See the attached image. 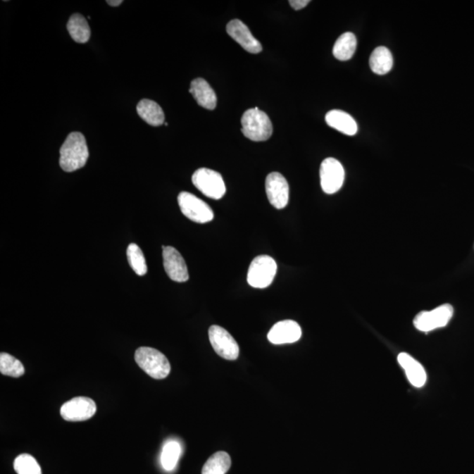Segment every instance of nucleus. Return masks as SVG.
<instances>
[{"instance_id":"nucleus-20","label":"nucleus","mask_w":474,"mask_h":474,"mask_svg":"<svg viewBox=\"0 0 474 474\" xmlns=\"http://www.w3.org/2000/svg\"><path fill=\"white\" fill-rule=\"evenodd\" d=\"M67 30L71 38L78 44H85L91 37V28L87 20L80 13L71 15L67 23Z\"/></svg>"},{"instance_id":"nucleus-15","label":"nucleus","mask_w":474,"mask_h":474,"mask_svg":"<svg viewBox=\"0 0 474 474\" xmlns=\"http://www.w3.org/2000/svg\"><path fill=\"white\" fill-rule=\"evenodd\" d=\"M397 359L412 386L423 387L427 381V373L422 363L406 352L399 354Z\"/></svg>"},{"instance_id":"nucleus-6","label":"nucleus","mask_w":474,"mask_h":474,"mask_svg":"<svg viewBox=\"0 0 474 474\" xmlns=\"http://www.w3.org/2000/svg\"><path fill=\"white\" fill-rule=\"evenodd\" d=\"M181 212L189 220L197 223H206L213 219V212L205 201L194 194L182 192L177 197Z\"/></svg>"},{"instance_id":"nucleus-7","label":"nucleus","mask_w":474,"mask_h":474,"mask_svg":"<svg viewBox=\"0 0 474 474\" xmlns=\"http://www.w3.org/2000/svg\"><path fill=\"white\" fill-rule=\"evenodd\" d=\"M454 313L451 305H441L431 311L420 312L414 319V325L416 330L422 332H430L447 326L454 316Z\"/></svg>"},{"instance_id":"nucleus-12","label":"nucleus","mask_w":474,"mask_h":474,"mask_svg":"<svg viewBox=\"0 0 474 474\" xmlns=\"http://www.w3.org/2000/svg\"><path fill=\"white\" fill-rule=\"evenodd\" d=\"M163 267L170 279L176 282H185L189 280L187 263L183 256L172 246H163Z\"/></svg>"},{"instance_id":"nucleus-21","label":"nucleus","mask_w":474,"mask_h":474,"mask_svg":"<svg viewBox=\"0 0 474 474\" xmlns=\"http://www.w3.org/2000/svg\"><path fill=\"white\" fill-rule=\"evenodd\" d=\"M356 49V38L354 34L347 32L337 39L333 48L335 58L340 61L350 60Z\"/></svg>"},{"instance_id":"nucleus-28","label":"nucleus","mask_w":474,"mask_h":474,"mask_svg":"<svg viewBox=\"0 0 474 474\" xmlns=\"http://www.w3.org/2000/svg\"><path fill=\"white\" fill-rule=\"evenodd\" d=\"M106 3L111 6H119L123 4V1H121V0H119V1H113V0H110V1H106Z\"/></svg>"},{"instance_id":"nucleus-1","label":"nucleus","mask_w":474,"mask_h":474,"mask_svg":"<svg viewBox=\"0 0 474 474\" xmlns=\"http://www.w3.org/2000/svg\"><path fill=\"white\" fill-rule=\"evenodd\" d=\"M89 158L87 141L83 134L73 132L60 149L59 163L64 172L73 173L83 168Z\"/></svg>"},{"instance_id":"nucleus-10","label":"nucleus","mask_w":474,"mask_h":474,"mask_svg":"<svg viewBox=\"0 0 474 474\" xmlns=\"http://www.w3.org/2000/svg\"><path fill=\"white\" fill-rule=\"evenodd\" d=\"M97 411L94 400L88 397L71 399L61 408V416L68 422H83L92 418Z\"/></svg>"},{"instance_id":"nucleus-17","label":"nucleus","mask_w":474,"mask_h":474,"mask_svg":"<svg viewBox=\"0 0 474 474\" xmlns=\"http://www.w3.org/2000/svg\"><path fill=\"white\" fill-rule=\"evenodd\" d=\"M325 120L330 127L347 135H355L358 124L352 116L341 110H332L327 113Z\"/></svg>"},{"instance_id":"nucleus-27","label":"nucleus","mask_w":474,"mask_h":474,"mask_svg":"<svg viewBox=\"0 0 474 474\" xmlns=\"http://www.w3.org/2000/svg\"><path fill=\"white\" fill-rule=\"evenodd\" d=\"M310 3L309 0H290L289 4L294 10L304 8Z\"/></svg>"},{"instance_id":"nucleus-18","label":"nucleus","mask_w":474,"mask_h":474,"mask_svg":"<svg viewBox=\"0 0 474 474\" xmlns=\"http://www.w3.org/2000/svg\"><path fill=\"white\" fill-rule=\"evenodd\" d=\"M137 111L139 116L151 126L158 127L165 123V113L161 106L151 99H142L138 103Z\"/></svg>"},{"instance_id":"nucleus-9","label":"nucleus","mask_w":474,"mask_h":474,"mask_svg":"<svg viewBox=\"0 0 474 474\" xmlns=\"http://www.w3.org/2000/svg\"><path fill=\"white\" fill-rule=\"evenodd\" d=\"M209 340L213 350L222 358L236 360L239 356V347L234 337L223 328L213 325L210 327Z\"/></svg>"},{"instance_id":"nucleus-26","label":"nucleus","mask_w":474,"mask_h":474,"mask_svg":"<svg viewBox=\"0 0 474 474\" xmlns=\"http://www.w3.org/2000/svg\"><path fill=\"white\" fill-rule=\"evenodd\" d=\"M13 468L18 474H42L40 465L37 459L30 454L18 456L14 461Z\"/></svg>"},{"instance_id":"nucleus-2","label":"nucleus","mask_w":474,"mask_h":474,"mask_svg":"<svg viewBox=\"0 0 474 474\" xmlns=\"http://www.w3.org/2000/svg\"><path fill=\"white\" fill-rule=\"evenodd\" d=\"M242 133L253 142H265L272 137V121L258 108L248 109L241 120Z\"/></svg>"},{"instance_id":"nucleus-3","label":"nucleus","mask_w":474,"mask_h":474,"mask_svg":"<svg viewBox=\"0 0 474 474\" xmlns=\"http://www.w3.org/2000/svg\"><path fill=\"white\" fill-rule=\"evenodd\" d=\"M135 362L148 375L155 380L166 379L170 372V365L166 356L156 349L141 347L135 354Z\"/></svg>"},{"instance_id":"nucleus-24","label":"nucleus","mask_w":474,"mask_h":474,"mask_svg":"<svg viewBox=\"0 0 474 474\" xmlns=\"http://www.w3.org/2000/svg\"><path fill=\"white\" fill-rule=\"evenodd\" d=\"M0 373L4 375L19 378L25 373L23 363L6 352L0 354Z\"/></svg>"},{"instance_id":"nucleus-29","label":"nucleus","mask_w":474,"mask_h":474,"mask_svg":"<svg viewBox=\"0 0 474 474\" xmlns=\"http://www.w3.org/2000/svg\"><path fill=\"white\" fill-rule=\"evenodd\" d=\"M165 125L166 127H168V123H166Z\"/></svg>"},{"instance_id":"nucleus-8","label":"nucleus","mask_w":474,"mask_h":474,"mask_svg":"<svg viewBox=\"0 0 474 474\" xmlns=\"http://www.w3.org/2000/svg\"><path fill=\"white\" fill-rule=\"evenodd\" d=\"M345 173L343 166L333 158L323 160L320 168V187L327 194H336L343 187Z\"/></svg>"},{"instance_id":"nucleus-11","label":"nucleus","mask_w":474,"mask_h":474,"mask_svg":"<svg viewBox=\"0 0 474 474\" xmlns=\"http://www.w3.org/2000/svg\"><path fill=\"white\" fill-rule=\"evenodd\" d=\"M266 190L270 205L277 209L286 208L289 201V185L282 174L270 173L266 177Z\"/></svg>"},{"instance_id":"nucleus-25","label":"nucleus","mask_w":474,"mask_h":474,"mask_svg":"<svg viewBox=\"0 0 474 474\" xmlns=\"http://www.w3.org/2000/svg\"><path fill=\"white\" fill-rule=\"evenodd\" d=\"M181 454L180 444L176 441H170L163 449L161 463L166 471H172L177 464Z\"/></svg>"},{"instance_id":"nucleus-23","label":"nucleus","mask_w":474,"mask_h":474,"mask_svg":"<svg viewBox=\"0 0 474 474\" xmlns=\"http://www.w3.org/2000/svg\"><path fill=\"white\" fill-rule=\"evenodd\" d=\"M127 258L128 263L134 272L139 276H144L147 273V265L144 253L137 244H130L127 249Z\"/></svg>"},{"instance_id":"nucleus-13","label":"nucleus","mask_w":474,"mask_h":474,"mask_svg":"<svg viewBox=\"0 0 474 474\" xmlns=\"http://www.w3.org/2000/svg\"><path fill=\"white\" fill-rule=\"evenodd\" d=\"M227 33L246 51L251 54H258L262 51V44L253 37L251 30L240 20H233L227 25Z\"/></svg>"},{"instance_id":"nucleus-5","label":"nucleus","mask_w":474,"mask_h":474,"mask_svg":"<svg viewBox=\"0 0 474 474\" xmlns=\"http://www.w3.org/2000/svg\"><path fill=\"white\" fill-rule=\"evenodd\" d=\"M192 184L210 199H220L225 195L226 185L219 173L211 169L201 168L194 173Z\"/></svg>"},{"instance_id":"nucleus-14","label":"nucleus","mask_w":474,"mask_h":474,"mask_svg":"<svg viewBox=\"0 0 474 474\" xmlns=\"http://www.w3.org/2000/svg\"><path fill=\"white\" fill-rule=\"evenodd\" d=\"M301 328L292 320L277 323L269 331L268 340L273 344H293L301 339Z\"/></svg>"},{"instance_id":"nucleus-4","label":"nucleus","mask_w":474,"mask_h":474,"mask_svg":"<svg viewBox=\"0 0 474 474\" xmlns=\"http://www.w3.org/2000/svg\"><path fill=\"white\" fill-rule=\"evenodd\" d=\"M277 263L272 256H256L249 267L247 280L254 288H266L273 282L277 273Z\"/></svg>"},{"instance_id":"nucleus-19","label":"nucleus","mask_w":474,"mask_h":474,"mask_svg":"<svg viewBox=\"0 0 474 474\" xmlns=\"http://www.w3.org/2000/svg\"><path fill=\"white\" fill-rule=\"evenodd\" d=\"M394 58L389 49L386 47H378L370 56V70L378 75H385L392 70Z\"/></svg>"},{"instance_id":"nucleus-16","label":"nucleus","mask_w":474,"mask_h":474,"mask_svg":"<svg viewBox=\"0 0 474 474\" xmlns=\"http://www.w3.org/2000/svg\"><path fill=\"white\" fill-rule=\"evenodd\" d=\"M189 92L202 108L213 110L216 108L217 97L215 91L203 78L192 80Z\"/></svg>"},{"instance_id":"nucleus-22","label":"nucleus","mask_w":474,"mask_h":474,"mask_svg":"<svg viewBox=\"0 0 474 474\" xmlns=\"http://www.w3.org/2000/svg\"><path fill=\"white\" fill-rule=\"evenodd\" d=\"M230 466V456L225 451H218L206 462L202 468V474H226Z\"/></svg>"}]
</instances>
